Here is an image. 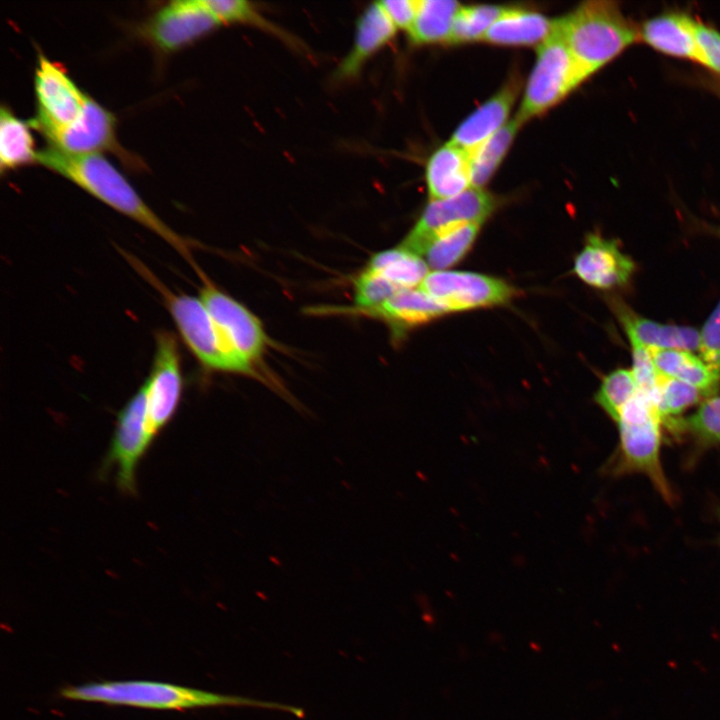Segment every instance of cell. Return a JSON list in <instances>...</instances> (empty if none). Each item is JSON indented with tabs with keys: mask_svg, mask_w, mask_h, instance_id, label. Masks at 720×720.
Listing matches in <instances>:
<instances>
[{
	"mask_svg": "<svg viewBox=\"0 0 720 720\" xmlns=\"http://www.w3.org/2000/svg\"><path fill=\"white\" fill-rule=\"evenodd\" d=\"M38 163L70 180L116 211L138 222L175 249L195 270L193 242L184 238L143 201L120 172L101 154L74 155L48 146L37 155Z\"/></svg>",
	"mask_w": 720,
	"mask_h": 720,
	"instance_id": "1",
	"label": "cell"
},
{
	"mask_svg": "<svg viewBox=\"0 0 720 720\" xmlns=\"http://www.w3.org/2000/svg\"><path fill=\"white\" fill-rule=\"evenodd\" d=\"M61 697L73 701L97 702L160 710H181L201 707H256L281 710L303 717L301 708L237 695H226L170 683L128 680L104 681L60 690Z\"/></svg>",
	"mask_w": 720,
	"mask_h": 720,
	"instance_id": "2",
	"label": "cell"
},
{
	"mask_svg": "<svg viewBox=\"0 0 720 720\" xmlns=\"http://www.w3.org/2000/svg\"><path fill=\"white\" fill-rule=\"evenodd\" d=\"M120 251L134 270L161 295L182 341L203 370L241 374L265 381L256 366L229 346L200 298L174 293L139 259Z\"/></svg>",
	"mask_w": 720,
	"mask_h": 720,
	"instance_id": "3",
	"label": "cell"
},
{
	"mask_svg": "<svg viewBox=\"0 0 720 720\" xmlns=\"http://www.w3.org/2000/svg\"><path fill=\"white\" fill-rule=\"evenodd\" d=\"M558 29L576 63L588 77L639 37L636 27L613 1H587L564 18Z\"/></svg>",
	"mask_w": 720,
	"mask_h": 720,
	"instance_id": "4",
	"label": "cell"
},
{
	"mask_svg": "<svg viewBox=\"0 0 720 720\" xmlns=\"http://www.w3.org/2000/svg\"><path fill=\"white\" fill-rule=\"evenodd\" d=\"M616 424L619 443L606 464L607 472L615 476L643 474L663 499L672 503L674 494L660 458L662 420L654 401L638 390L622 409Z\"/></svg>",
	"mask_w": 720,
	"mask_h": 720,
	"instance_id": "5",
	"label": "cell"
},
{
	"mask_svg": "<svg viewBox=\"0 0 720 720\" xmlns=\"http://www.w3.org/2000/svg\"><path fill=\"white\" fill-rule=\"evenodd\" d=\"M587 78L570 53L557 25L537 49L521 107L515 119L525 121L547 111Z\"/></svg>",
	"mask_w": 720,
	"mask_h": 720,
	"instance_id": "6",
	"label": "cell"
},
{
	"mask_svg": "<svg viewBox=\"0 0 720 720\" xmlns=\"http://www.w3.org/2000/svg\"><path fill=\"white\" fill-rule=\"evenodd\" d=\"M154 439L147 425L146 392L142 385L117 415L110 445L100 465V476L105 477L115 468L117 488L124 494L135 495L137 467Z\"/></svg>",
	"mask_w": 720,
	"mask_h": 720,
	"instance_id": "7",
	"label": "cell"
},
{
	"mask_svg": "<svg viewBox=\"0 0 720 720\" xmlns=\"http://www.w3.org/2000/svg\"><path fill=\"white\" fill-rule=\"evenodd\" d=\"M200 299L229 346L242 358L257 367L265 353L269 338L263 324L246 306L218 288L203 271Z\"/></svg>",
	"mask_w": 720,
	"mask_h": 720,
	"instance_id": "8",
	"label": "cell"
},
{
	"mask_svg": "<svg viewBox=\"0 0 720 720\" xmlns=\"http://www.w3.org/2000/svg\"><path fill=\"white\" fill-rule=\"evenodd\" d=\"M155 340L152 369L143 383L146 392L147 425L154 438L174 418L184 386L181 355L175 334L163 329L158 330Z\"/></svg>",
	"mask_w": 720,
	"mask_h": 720,
	"instance_id": "9",
	"label": "cell"
},
{
	"mask_svg": "<svg viewBox=\"0 0 720 720\" xmlns=\"http://www.w3.org/2000/svg\"><path fill=\"white\" fill-rule=\"evenodd\" d=\"M115 123V117L110 111L87 96L82 111L71 124L45 137L49 146L68 154L110 152L130 169H143V161L125 150L117 141Z\"/></svg>",
	"mask_w": 720,
	"mask_h": 720,
	"instance_id": "10",
	"label": "cell"
},
{
	"mask_svg": "<svg viewBox=\"0 0 720 720\" xmlns=\"http://www.w3.org/2000/svg\"><path fill=\"white\" fill-rule=\"evenodd\" d=\"M34 88L37 113L29 124L44 137L71 124L88 96L75 85L62 65L42 53L37 58Z\"/></svg>",
	"mask_w": 720,
	"mask_h": 720,
	"instance_id": "11",
	"label": "cell"
},
{
	"mask_svg": "<svg viewBox=\"0 0 720 720\" xmlns=\"http://www.w3.org/2000/svg\"><path fill=\"white\" fill-rule=\"evenodd\" d=\"M419 288L449 312L502 305L511 300L514 288L501 279L463 271H434Z\"/></svg>",
	"mask_w": 720,
	"mask_h": 720,
	"instance_id": "12",
	"label": "cell"
},
{
	"mask_svg": "<svg viewBox=\"0 0 720 720\" xmlns=\"http://www.w3.org/2000/svg\"><path fill=\"white\" fill-rule=\"evenodd\" d=\"M494 208L495 199L474 187L452 198L430 201L400 246L423 255L439 232L460 224H482Z\"/></svg>",
	"mask_w": 720,
	"mask_h": 720,
	"instance_id": "13",
	"label": "cell"
},
{
	"mask_svg": "<svg viewBox=\"0 0 720 720\" xmlns=\"http://www.w3.org/2000/svg\"><path fill=\"white\" fill-rule=\"evenodd\" d=\"M221 24L201 0L167 3L140 25L138 34L164 53L181 49L218 28Z\"/></svg>",
	"mask_w": 720,
	"mask_h": 720,
	"instance_id": "14",
	"label": "cell"
},
{
	"mask_svg": "<svg viewBox=\"0 0 720 720\" xmlns=\"http://www.w3.org/2000/svg\"><path fill=\"white\" fill-rule=\"evenodd\" d=\"M397 28L379 2L368 5L358 17L352 45L333 72L335 82L356 79L365 65L392 41Z\"/></svg>",
	"mask_w": 720,
	"mask_h": 720,
	"instance_id": "15",
	"label": "cell"
},
{
	"mask_svg": "<svg viewBox=\"0 0 720 720\" xmlns=\"http://www.w3.org/2000/svg\"><path fill=\"white\" fill-rule=\"evenodd\" d=\"M634 270L632 259L621 252L615 240L590 234L576 256L573 271L586 284L610 289L628 282Z\"/></svg>",
	"mask_w": 720,
	"mask_h": 720,
	"instance_id": "16",
	"label": "cell"
},
{
	"mask_svg": "<svg viewBox=\"0 0 720 720\" xmlns=\"http://www.w3.org/2000/svg\"><path fill=\"white\" fill-rule=\"evenodd\" d=\"M519 90L520 80L512 77L503 88L458 126L450 143L470 154L505 126Z\"/></svg>",
	"mask_w": 720,
	"mask_h": 720,
	"instance_id": "17",
	"label": "cell"
},
{
	"mask_svg": "<svg viewBox=\"0 0 720 720\" xmlns=\"http://www.w3.org/2000/svg\"><path fill=\"white\" fill-rule=\"evenodd\" d=\"M352 311L359 315L381 319L397 329L418 326L448 313L441 304L419 287L401 289L375 307L353 308L347 312Z\"/></svg>",
	"mask_w": 720,
	"mask_h": 720,
	"instance_id": "18",
	"label": "cell"
},
{
	"mask_svg": "<svg viewBox=\"0 0 720 720\" xmlns=\"http://www.w3.org/2000/svg\"><path fill=\"white\" fill-rule=\"evenodd\" d=\"M425 180L431 201L455 197L472 187L469 154L452 143L428 159Z\"/></svg>",
	"mask_w": 720,
	"mask_h": 720,
	"instance_id": "19",
	"label": "cell"
},
{
	"mask_svg": "<svg viewBox=\"0 0 720 720\" xmlns=\"http://www.w3.org/2000/svg\"><path fill=\"white\" fill-rule=\"evenodd\" d=\"M694 23L695 20L680 13L659 15L644 22L640 37L661 52L700 63Z\"/></svg>",
	"mask_w": 720,
	"mask_h": 720,
	"instance_id": "20",
	"label": "cell"
},
{
	"mask_svg": "<svg viewBox=\"0 0 720 720\" xmlns=\"http://www.w3.org/2000/svg\"><path fill=\"white\" fill-rule=\"evenodd\" d=\"M556 20L537 12L505 8L483 40L497 45H540L554 31Z\"/></svg>",
	"mask_w": 720,
	"mask_h": 720,
	"instance_id": "21",
	"label": "cell"
},
{
	"mask_svg": "<svg viewBox=\"0 0 720 720\" xmlns=\"http://www.w3.org/2000/svg\"><path fill=\"white\" fill-rule=\"evenodd\" d=\"M619 317L632 346L685 351L699 349L700 334L691 327L660 324L624 309L619 310Z\"/></svg>",
	"mask_w": 720,
	"mask_h": 720,
	"instance_id": "22",
	"label": "cell"
},
{
	"mask_svg": "<svg viewBox=\"0 0 720 720\" xmlns=\"http://www.w3.org/2000/svg\"><path fill=\"white\" fill-rule=\"evenodd\" d=\"M460 5L452 0H419L409 39L416 45L450 42Z\"/></svg>",
	"mask_w": 720,
	"mask_h": 720,
	"instance_id": "23",
	"label": "cell"
},
{
	"mask_svg": "<svg viewBox=\"0 0 720 720\" xmlns=\"http://www.w3.org/2000/svg\"><path fill=\"white\" fill-rule=\"evenodd\" d=\"M29 122L17 118L12 111L2 105L0 110V169L9 171L23 165L38 162V152Z\"/></svg>",
	"mask_w": 720,
	"mask_h": 720,
	"instance_id": "24",
	"label": "cell"
},
{
	"mask_svg": "<svg viewBox=\"0 0 720 720\" xmlns=\"http://www.w3.org/2000/svg\"><path fill=\"white\" fill-rule=\"evenodd\" d=\"M366 269L380 274L399 289L419 287L429 274L426 261L402 246L374 254Z\"/></svg>",
	"mask_w": 720,
	"mask_h": 720,
	"instance_id": "25",
	"label": "cell"
},
{
	"mask_svg": "<svg viewBox=\"0 0 720 720\" xmlns=\"http://www.w3.org/2000/svg\"><path fill=\"white\" fill-rule=\"evenodd\" d=\"M202 4L222 24H242L271 34L298 50L305 47L300 40L281 26L266 18L259 9L246 0H201Z\"/></svg>",
	"mask_w": 720,
	"mask_h": 720,
	"instance_id": "26",
	"label": "cell"
},
{
	"mask_svg": "<svg viewBox=\"0 0 720 720\" xmlns=\"http://www.w3.org/2000/svg\"><path fill=\"white\" fill-rule=\"evenodd\" d=\"M674 434L687 435L698 448L720 444V397L705 400L688 417H672L662 421Z\"/></svg>",
	"mask_w": 720,
	"mask_h": 720,
	"instance_id": "27",
	"label": "cell"
},
{
	"mask_svg": "<svg viewBox=\"0 0 720 720\" xmlns=\"http://www.w3.org/2000/svg\"><path fill=\"white\" fill-rule=\"evenodd\" d=\"M480 225L479 223L460 224L439 232L423 254L427 265L435 271H442L459 262L475 242Z\"/></svg>",
	"mask_w": 720,
	"mask_h": 720,
	"instance_id": "28",
	"label": "cell"
},
{
	"mask_svg": "<svg viewBox=\"0 0 720 720\" xmlns=\"http://www.w3.org/2000/svg\"><path fill=\"white\" fill-rule=\"evenodd\" d=\"M520 126L514 118L469 154L472 187L482 189L490 180Z\"/></svg>",
	"mask_w": 720,
	"mask_h": 720,
	"instance_id": "29",
	"label": "cell"
},
{
	"mask_svg": "<svg viewBox=\"0 0 720 720\" xmlns=\"http://www.w3.org/2000/svg\"><path fill=\"white\" fill-rule=\"evenodd\" d=\"M637 391L632 370L617 369L603 378L594 398L600 408L617 423L622 409Z\"/></svg>",
	"mask_w": 720,
	"mask_h": 720,
	"instance_id": "30",
	"label": "cell"
},
{
	"mask_svg": "<svg viewBox=\"0 0 720 720\" xmlns=\"http://www.w3.org/2000/svg\"><path fill=\"white\" fill-rule=\"evenodd\" d=\"M504 9L492 5L461 7L454 21L450 42L483 40Z\"/></svg>",
	"mask_w": 720,
	"mask_h": 720,
	"instance_id": "31",
	"label": "cell"
},
{
	"mask_svg": "<svg viewBox=\"0 0 720 720\" xmlns=\"http://www.w3.org/2000/svg\"><path fill=\"white\" fill-rule=\"evenodd\" d=\"M656 406L661 420L678 417L696 404L701 393L692 385L675 378L658 375Z\"/></svg>",
	"mask_w": 720,
	"mask_h": 720,
	"instance_id": "32",
	"label": "cell"
},
{
	"mask_svg": "<svg viewBox=\"0 0 720 720\" xmlns=\"http://www.w3.org/2000/svg\"><path fill=\"white\" fill-rule=\"evenodd\" d=\"M399 290L380 274L365 268L354 281L355 308L367 309L380 305Z\"/></svg>",
	"mask_w": 720,
	"mask_h": 720,
	"instance_id": "33",
	"label": "cell"
},
{
	"mask_svg": "<svg viewBox=\"0 0 720 720\" xmlns=\"http://www.w3.org/2000/svg\"><path fill=\"white\" fill-rule=\"evenodd\" d=\"M674 378L692 385L707 398L715 397L720 388V374L688 351Z\"/></svg>",
	"mask_w": 720,
	"mask_h": 720,
	"instance_id": "34",
	"label": "cell"
},
{
	"mask_svg": "<svg viewBox=\"0 0 720 720\" xmlns=\"http://www.w3.org/2000/svg\"><path fill=\"white\" fill-rule=\"evenodd\" d=\"M698 350L700 358L720 374V301L703 326Z\"/></svg>",
	"mask_w": 720,
	"mask_h": 720,
	"instance_id": "35",
	"label": "cell"
},
{
	"mask_svg": "<svg viewBox=\"0 0 720 720\" xmlns=\"http://www.w3.org/2000/svg\"><path fill=\"white\" fill-rule=\"evenodd\" d=\"M632 372L638 390L650 397L656 404L658 373L653 365L648 348L633 346Z\"/></svg>",
	"mask_w": 720,
	"mask_h": 720,
	"instance_id": "36",
	"label": "cell"
},
{
	"mask_svg": "<svg viewBox=\"0 0 720 720\" xmlns=\"http://www.w3.org/2000/svg\"><path fill=\"white\" fill-rule=\"evenodd\" d=\"M695 40L700 63L720 73V34L701 23H694Z\"/></svg>",
	"mask_w": 720,
	"mask_h": 720,
	"instance_id": "37",
	"label": "cell"
},
{
	"mask_svg": "<svg viewBox=\"0 0 720 720\" xmlns=\"http://www.w3.org/2000/svg\"><path fill=\"white\" fill-rule=\"evenodd\" d=\"M379 3L397 30H410L417 15L419 0H385Z\"/></svg>",
	"mask_w": 720,
	"mask_h": 720,
	"instance_id": "38",
	"label": "cell"
}]
</instances>
